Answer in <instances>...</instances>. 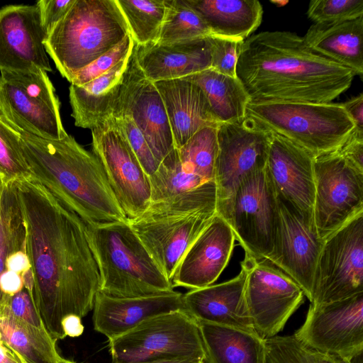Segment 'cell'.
<instances>
[{
    "mask_svg": "<svg viewBox=\"0 0 363 363\" xmlns=\"http://www.w3.org/2000/svg\"><path fill=\"white\" fill-rule=\"evenodd\" d=\"M26 226V254L33 296L45 328L56 342L66 336L62 322L93 310L99 269L86 225L41 184L17 181Z\"/></svg>",
    "mask_w": 363,
    "mask_h": 363,
    "instance_id": "obj_1",
    "label": "cell"
},
{
    "mask_svg": "<svg viewBox=\"0 0 363 363\" xmlns=\"http://www.w3.org/2000/svg\"><path fill=\"white\" fill-rule=\"evenodd\" d=\"M355 74L310 48L289 31H263L240 47L236 77L250 102L330 103Z\"/></svg>",
    "mask_w": 363,
    "mask_h": 363,
    "instance_id": "obj_2",
    "label": "cell"
},
{
    "mask_svg": "<svg viewBox=\"0 0 363 363\" xmlns=\"http://www.w3.org/2000/svg\"><path fill=\"white\" fill-rule=\"evenodd\" d=\"M13 128L18 135L30 178L85 224L128 221L101 163L92 152L68 134L50 140Z\"/></svg>",
    "mask_w": 363,
    "mask_h": 363,
    "instance_id": "obj_3",
    "label": "cell"
},
{
    "mask_svg": "<svg viewBox=\"0 0 363 363\" xmlns=\"http://www.w3.org/2000/svg\"><path fill=\"white\" fill-rule=\"evenodd\" d=\"M214 180L182 194L150 203L128 220L163 273L171 281L184 254L216 213Z\"/></svg>",
    "mask_w": 363,
    "mask_h": 363,
    "instance_id": "obj_4",
    "label": "cell"
},
{
    "mask_svg": "<svg viewBox=\"0 0 363 363\" xmlns=\"http://www.w3.org/2000/svg\"><path fill=\"white\" fill-rule=\"evenodd\" d=\"M86 225L99 272V291L114 297L133 298L174 291L172 281L128 221Z\"/></svg>",
    "mask_w": 363,
    "mask_h": 363,
    "instance_id": "obj_5",
    "label": "cell"
},
{
    "mask_svg": "<svg viewBox=\"0 0 363 363\" xmlns=\"http://www.w3.org/2000/svg\"><path fill=\"white\" fill-rule=\"evenodd\" d=\"M128 34L116 0H76L43 45L60 74L70 82L77 72Z\"/></svg>",
    "mask_w": 363,
    "mask_h": 363,
    "instance_id": "obj_6",
    "label": "cell"
},
{
    "mask_svg": "<svg viewBox=\"0 0 363 363\" xmlns=\"http://www.w3.org/2000/svg\"><path fill=\"white\" fill-rule=\"evenodd\" d=\"M245 117L314 157L336 151L355 128L342 104L332 102L249 101Z\"/></svg>",
    "mask_w": 363,
    "mask_h": 363,
    "instance_id": "obj_7",
    "label": "cell"
},
{
    "mask_svg": "<svg viewBox=\"0 0 363 363\" xmlns=\"http://www.w3.org/2000/svg\"><path fill=\"white\" fill-rule=\"evenodd\" d=\"M216 213L230 226L245 255L272 261L280 218L277 195L266 169L247 176L232 196L216 203Z\"/></svg>",
    "mask_w": 363,
    "mask_h": 363,
    "instance_id": "obj_8",
    "label": "cell"
},
{
    "mask_svg": "<svg viewBox=\"0 0 363 363\" xmlns=\"http://www.w3.org/2000/svg\"><path fill=\"white\" fill-rule=\"evenodd\" d=\"M111 363L205 359L198 323L184 310L150 318L108 340Z\"/></svg>",
    "mask_w": 363,
    "mask_h": 363,
    "instance_id": "obj_9",
    "label": "cell"
},
{
    "mask_svg": "<svg viewBox=\"0 0 363 363\" xmlns=\"http://www.w3.org/2000/svg\"><path fill=\"white\" fill-rule=\"evenodd\" d=\"M0 72V114L11 126L50 140L67 134L60 101L45 71Z\"/></svg>",
    "mask_w": 363,
    "mask_h": 363,
    "instance_id": "obj_10",
    "label": "cell"
},
{
    "mask_svg": "<svg viewBox=\"0 0 363 363\" xmlns=\"http://www.w3.org/2000/svg\"><path fill=\"white\" fill-rule=\"evenodd\" d=\"M244 298L255 334L265 340L284 328L303 302L304 293L289 276L266 259L245 255Z\"/></svg>",
    "mask_w": 363,
    "mask_h": 363,
    "instance_id": "obj_11",
    "label": "cell"
},
{
    "mask_svg": "<svg viewBox=\"0 0 363 363\" xmlns=\"http://www.w3.org/2000/svg\"><path fill=\"white\" fill-rule=\"evenodd\" d=\"M363 292V212L327 237L316 263L311 305Z\"/></svg>",
    "mask_w": 363,
    "mask_h": 363,
    "instance_id": "obj_12",
    "label": "cell"
},
{
    "mask_svg": "<svg viewBox=\"0 0 363 363\" xmlns=\"http://www.w3.org/2000/svg\"><path fill=\"white\" fill-rule=\"evenodd\" d=\"M92 152L98 157L128 220L150 204L149 177L133 150L119 121L111 117L91 129Z\"/></svg>",
    "mask_w": 363,
    "mask_h": 363,
    "instance_id": "obj_13",
    "label": "cell"
},
{
    "mask_svg": "<svg viewBox=\"0 0 363 363\" xmlns=\"http://www.w3.org/2000/svg\"><path fill=\"white\" fill-rule=\"evenodd\" d=\"M313 216L323 240L363 212V171L337 152L314 157Z\"/></svg>",
    "mask_w": 363,
    "mask_h": 363,
    "instance_id": "obj_14",
    "label": "cell"
},
{
    "mask_svg": "<svg viewBox=\"0 0 363 363\" xmlns=\"http://www.w3.org/2000/svg\"><path fill=\"white\" fill-rule=\"evenodd\" d=\"M294 335L303 345L349 363L363 354V292L335 302L311 304Z\"/></svg>",
    "mask_w": 363,
    "mask_h": 363,
    "instance_id": "obj_15",
    "label": "cell"
},
{
    "mask_svg": "<svg viewBox=\"0 0 363 363\" xmlns=\"http://www.w3.org/2000/svg\"><path fill=\"white\" fill-rule=\"evenodd\" d=\"M214 182L217 202L229 199L250 174L266 168L272 133L245 118L217 128Z\"/></svg>",
    "mask_w": 363,
    "mask_h": 363,
    "instance_id": "obj_16",
    "label": "cell"
},
{
    "mask_svg": "<svg viewBox=\"0 0 363 363\" xmlns=\"http://www.w3.org/2000/svg\"><path fill=\"white\" fill-rule=\"evenodd\" d=\"M135 48L129 57L113 117L130 115L160 163L175 148L173 135L161 96L139 67Z\"/></svg>",
    "mask_w": 363,
    "mask_h": 363,
    "instance_id": "obj_17",
    "label": "cell"
},
{
    "mask_svg": "<svg viewBox=\"0 0 363 363\" xmlns=\"http://www.w3.org/2000/svg\"><path fill=\"white\" fill-rule=\"evenodd\" d=\"M45 38L35 4L0 8V72H51Z\"/></svg>",
    "mask_w": 363,
    "mask_h": 363,
    "instance_id": "obj_18",
    "label": "cell"
},
{
    "mask_svg": "<svg viewBox=\"0 0 363 363\" xmlns=\"http://www.w3.org/2000/svg\"><path fill=\"white\" fill-rule=\"evenodd\" d=\"M271 133L265 169L275 193L306 222L315 224V157L284 137Z\"/></svg>",
    "mask_w": 363,
    "mask_h": 363,
    "instance_id": "obj_19",
    "label": "cell"
},
{
    "mask_svg": "<svg viewBox=\"0 0 363 363\" xmlns=\"http://www.w3.org/2000/svg\"><path fill=\"white\" fill-rule=\"evenodd\" d=\"M277 199L279 228L275 255L270 262L296 282L311 302L315 269L324 240L315 224L306 222L277 196Z\"/></svg>",
    "mask_w": 363,
    "mask_h": 363,
    "instance_id": "obj_20",
    "label": "cell"
},
{
    "mask_svg": "<svg viewBox=\"0 0 363 363\" xmlns=\"http://www.w3.org/2000/svg\"><path fill=\"white\" fill-rule=\"evenodd\" d=\"M235 240L230 226L216 213L179 261L171 279L174 288L211 285L228 264Z\"/></svg>",
    "mask_w": 363,
    "mask_h": 363,
    "instance_id": "obj_21",
    "label": "cell"
},
{
    "mask_svg": "<svg viewBox=\"0 0 363 363\" xmlns=\"http://www.w3.org/2000/svg\"><path fill=\"white\" fill-rule=\"evenodd\" d=\"M184 310L178 291L148 296L119 298L98 291L93 308V325L108 340L120 336L154 316Z\"/></svg>",
    "mask_w": 363,
    "mask_h": 363,
    "instance_id": "obj_22",
    "label": "cell"
},
{
    "mask_svg": "<svg viewBox=\"0 0 363 363\" xmlns=\"http://www.w3.org/2000/svg\"><path fill=\"white\" fill-rule=\"evenodd\" d=\"M209 36L171 43L135 44L137 62L152 82L181 79L211 68Z\"/></svg>",
    "mask_w": 363,
    "mask_h": 363,
    "instance_id": "obj_23",
    "label": "cell"
},
{
    "mask_svg": "<svg viewBox=\"0 0 363 363\" xmlns=\"http://www.w3.org/2000/svg\"><path fill=\"white\" fill-rule=\"evenodd\" d=\"M245 281V272L241 267L239 274L229 281L191 289L183 294L184 310L197 323L228 326L255 334L244 298Z\"/></svg>",
    "mask_w": 363,
    "mask_h": 363,
    "instance_id": "obj_24",
    "label": "cell"
},
{
    "mask_svg": "<svg viewBox=\"0 0 363 363\" xmlns=\"http://www.w3.org/2000/svg\"><path fill=\"white\" fill-rule=\"evenodd\" d=\"M164 104L175 148L197 131L220 123L201 87L185 78L153 82Z\"/></svg>",
    "mask_w": 363,
    "mask_h": 363,
    "instance_id": "obj_25",
    "label": "cell"
},
{
    "mask_svg": "<svg viewBox=\"0 0 363 363\" xmlns=\"http://www.w3.org/2000/svg\"><path fill=\"white\" fill-rule=\"evenodd\" d=\"M130 55L94 80L70 85L69 98L76 126L91 130L113 116Z\"/></svg>",
    "mask_w": 363,
    "mask_h": 363,
    "instance_id": "obj_26",
    "label": "cell"
},
{
    "mask_svg": "<svg viewBox=\"0 0 363 363\" xmlns=\"http://www.w3.org/2000/svg\"><path fill=\"white\" fill-rule=\"evenodd\" d=\"M303 38L315 52L362 77L363 16L344 21L313 23Z\"/></svg>",
    "mask_w": 363,
    "mask_h": 363,
    "instance_id": "obj_27",
    "label": "cell"
},
{
    "mask_svg": "<svg viewBox=\"0 0 363 363\" xmlns=\"http://www.w3.org/2000/svg\"><path fill=\"white\" fill-rule=\"evenodd\" d=\"M202 18L211 35L242 41L260 25L263 9L257 0H185Z\"/></svg>",
    "mask_w": 363,
    "mask_h": 363,
    "instance_id": "obj_28",
    "label": "cell"
},
{
    "mask_svg": "<svg viewBox=\"0 0 363 363\" xmlns=\"http://www.w3.org/2000/svg\"><path fill=\"white\" fill-rule=\"evenodd\" d=\"M208 363H267L264 340L235 328L198 323Z\"/></svg>",
    "mask_w": 363,
    "mask_h": 363,
    "instance_id": "obj_29",
    "label": "cell"
},
{
    "mask_svg": "<svg viewBox=\"0 0 363 363\" xmlns=\"http://www.w3.org/2000/svg\"><path fill=\"white\" fill-rule=\"evenodd\" d=\"M184 78L201 87L219 123L238 122L245 118L250 98L237 77L209 68Z\"/></svg>",
    "mask_w": 363,
    "mask_h": 363,
    "instance_id": "obj_30",
    "label": "cell"
},
{
    "mask_svg": "<svg viewBox=\"0 0 363 363\" xmlns=\"http://www.w3.org/2000/svg\"><path fill=\"white\" fill-rule=\"evenodd\" d=\"M0 333L4 345L26 363H57L61 358L46 329L0 315Z\"/></svg>",
    "mask_w": 363,
    "mask_h": 363,
    "instance_id": "obj_31",
    "label": "cell"
},
{
    "mask_svg": "<svg viewBox=\"0 0 363 363\" xmlns=\"http://www.w3.org/2000/svg\"><path fill=\"white\" fill-rule=\"evenodd\" d=\"M26 250V226L17 181L4 184L0 198V277L7 259ZM4 296L0 289V304Z\"/></svg>",
    "mask_w": 363,
    "mask_h": 363,
    "instance_id": "obj_32",
    "label": "cell"
},
{
    "mask_svg": "<svg viewBox=\"0 0 363 363\" xmlns=\"http://www.w3.org/2000/svg\"><path fill=\"white\" fill-rule=\"evenodd\" d=\"M116 1L135 43H157L165 16V0Z\"/></svg>",
    "mask_w": 363,
    "mask_h": 363,
    "instance_id": "obj_33",
    "label": "cell"
},
{
    "mask_svg": "<svg viewBox=\"0 0 363 363\" xmlns=\"http://www.w3.org/2000/svg\"><path fill=\"white\" fill-rule=\"evenodd\" d=\"M148 177L150 203L182 194L206 182L184 167L177 148L160 162L155 172Z\"/></svg>",
    "mask_w": 363,
    "mask_h": 363,
    "instance_id": "obj_34",
    "label": "cell"
},
{
    "mask_svg": "<svg viewBox=\"0 0 363 363\" xmlns=\"http://www.w3.org/2000/svg\"><path fill=\"white\" fill-rule=\"evenodd\" d=\"M166 13L158 43H171L211 35L202 18L185 0H165Z\"/></svg>",
    "mask_w": 363,
    "mask_h": 363,
    "instance_id": "obj_35",
    "label": "cell"
},
{
    "mask_svg": "<svg viewBox=\"0 0 363 363\" xmlns=\"http://www.w3.org/2000/svg\"><path fill=\"white\" fill-rule=\"evenodd\" d=\"M217 128L207 126L201 128L177 149L184 167L205 182L214 180L218 150Z\"/></svg>",
    "mask_w": 363,
    "mask_h": 363,
    "instance_id": "obj_36",
    "label": "cell"
},
{
    "mask_svg": "<svg viewBox=\"0 0 363 363\" xmlns=\"http://www.w3.org/2000/svg\"><path fill=\"white\" fill-rule=\"evenodd\" d=\"M264 342L267 363H345L303 345L294 335H276Z\"/></svg>",
    "mask_w": 363,
    "mask_h": 363,
    "instance_id": "obj_37",
    "label": "cell"
},
{
    "mask_svg": "<svg viewBox=\"0 0 363 363\" xmlns=\"http://www.w3.org/2000/svg\"><path fill=\"white\" fill-rule=\"evenodd\" d=\"M0 177L4 184L30 177L18 135L0 114Z\"/></svg>",
    "mask_w": 363,
    "mask_h": 363,
    "instance_id": "obj_38",
    "label": "cell"
},
{
    "mask_svg": "<svg viewBox=\"0 0 363 363\" xmlns=\"http://www.w3.org/2000/svg\"><path fill=\"white\" fill-rule=\"evenodd\" d=\"M307 16L314 23L356 19L363 16V0L311 1Z\"/></svg>",
    "mask_w": 363,
    "mask_h": 363,
    "instance_id": "obj_39",
    "label": "cell"
},
{
    "mask_svg": "<svg viewBox=\"0 0 363 363\" xmlns=\"http://www.w3.org/2000/svg\"><path fill=\"white\" fill-rule=\"evenodd\" d=\"M135 45L130 35H127L114 48L77 72L71 79V84L83 85L107 72L129 56Z\"/></svg>",
    "mask_w": 363,
    "mask_h": 363,
    "instance_id": "obj_40",
    "label": "cell"
},
{
    "mask_svg": "<svg viewBox=\"0 0 363 363\" xmlns=\"http://www.w3.org/2000/svg\"><path fill=\"white\" fill-rule=\"evenodd\" d=\"M0 315H9L38 328L45 329L33 293L25 286L13 295L4 296L0 304Z\"/></svg>",
    "mask_w": 363,
    "mask_h": 363,
    "instance_id": "obj_41",
    "label": "cell"
},
{
    "mask_svg": "<svg viewBox=\"0 0 363 363\" xmlns=\"http://www.w3.org/2000/svg\"><path fill=\"white\" fill-rule=\"evenodd\" d=\"M211 68L223 74L236 77V66L240 47L243 41L209 35Z\"/></svg>",
    "mask_w": 363,
    "mask_h": 363,
    "instance_id": "obj_42",
    "label": "cell"
},
{
    "mask_svg": "<svg viewBox=\"0 0 363 363\" xmlns=\"http://www.w3.org/2000/svg\"><path fill=\"white\" fill-rule=\"evenodd\" d=\"M115 118V117H114ZM121 124L128 142L147 176L153 174L160 163L155 157L143 135L130 115L116 118Z\"/></svg>",
    "mask_w": 363,
    "mask_h": 363,
    "instance_id": "obj_43",
    "label": "cell"
},
{
    "mask_svg": "<svg viewBox=\"0 0 363 363\" xmlns=\"http://www.w3.org/2000/svg\"><path fill=\"white\" fill-rule=\"evenodd\" d=\"M76 0H39L38 8L42 27L46 37L56 24L67 14Z\"/></svg>",
    "mask_w": 363,
    "mask_h": 363,
    "instance_id": "obj_44",
    "label": "cell"
},
{
    "mask_svg": "<svg viewBox=\"0 0 363 363\" xmlns=\"http://www.w3.org/2000/svg\"><path fill=\"white\" fill-rule=\"evenodd\" d=\"M336 152L358 169L363 171V132L354 128Z\"/></svg>",
    "mask_w": 363,
    "mask_h": 363,
    "instance_id": "obj_45",
    "label": "cell"
},
{
    "mask_svg": "<svg viewBox=\"0 0 363 363\" xmlns=\"http://www.w3.org/2000/svg\"><path fill=\"white\" fill-rule=\"evenodd\" d=\"M347 113L353 121L355 128L363 132V94L360 93L342 104Z\"/></svg>",
    "mask_w": 363,
    "mask_h": 363,
    "instance_id": "obj_46",
    "label": "cell"
},
{
    "mask_svg": "<svg viewBox=\"0 0 363 363\" xmlns=\"http://www.w3.org/2000/svg\"><path fill=\"white\" fill-rule=\"evenodd\" d=\"M23 274L6 271L0 277V289L4 296H11L23 287Z\"/></svg>",
    "mask_w": 363,
    "mask_h": 363,
    "instance_id": "obj_47",
    "label": "cell"
},
{
    "mask_svg": "<svg viewBox=\"0 0 363 363\" xmlns=\"http://www.w3.org/2000/svg\"><path fill=\"white\" fill-rule=\"evenodd\" d=\"M30 269V264L26 250L12 255L6 261V271H11L20 274Z\"/></svg>",
    "mask_w": 363,
    "mask_h": 363,
    "instance_id": "obj_48",
    "label": "cell"
},
{
    "mask_svg": "<svg viewBox=\"0 0 363 363\" xmlns=\"http://www.w3.org/2000/svg\"><path fill=\"white\" fill-rule=\"evenodd\" d=\"M0 363H26L3 343L0 345Z\"/></svg>",
    "mask_w": 363,
    "mask_h": 363,
    "instance_id": "obj_49",
    "label": "cell"
},
{
    "mask_svg": "<svg viewBox=\"0 0 363 363\" xmlns=\"http://www.w3.org/2000/svg\"><path fill=\"white\" fill-rule=\"evenodd\" d=\"M205 359L201 358H187V359H177L169 360H158L152 362H146L141 363H203Z\"/></svg>",
    "mask_w": 363,
    "mask_h": 363,
    "instance_id": "obj_50",
    "label": "cell"
},
{
    "mask_svg": "<svg viewBox=\"0 0 363 363\" xmlns=\"http://www.w3.org/2000/svg\"><path fill=\"white\" fill-rule=\"evenodd\" d=\"M271 2L274 4H275L277 6H284L286 4L289 3L288 1H283V0H278V1H271Z\"/></svg>",
    "mask_w": 363,
    "mask_h": 363,
    "instance_id": "obj_51",
    "label": "cell"
},
{
    "mask_svg": "<svg viewBox=\"0 0 363 363\" xmlns=\"http://www.w3.org/2000/svg\"><path fill=\"white\" fill-rule=\"evenodd\" d=\"M57 363H76L69 359H64L61 357V358L58 360Z\"/></svg>",
    "mask_w": 363,
    "mask_h": 363,
    "instance_id": "obj_52",
    "label": "cell"
},
{
    "mask_svg": "<svg viewBox=\"0 0 363 363\" xmlns=\"http://www.w3.org/2000/svg\"><path fill=\"white\" fill-rule=\"evenodd\" d=\"M4 183L1 179V177H0V198H1V193H2V190H3V188H4Z\"/></svg>",
    "mask_w": 363,
    "mask_h": 363,
    "instance_id": "obj_53",
    "label": "cell"
},
{
    "mask_svg": "<svg viewBox=\"0 0 363 363\" xmlns=\"http://www.w3.org/2000/svg\"><path fill=\"white\" fill-rule=\"evenodd\" d=\"M4 342L1 340V333H0V345H2Z\"/></svg>",
    "mask_w": 363,
    "mask_h": 363,
    "instance_id": "obj_54",
    "label": "cell"
},
{
    "mask_svg": "<svg viewBox=\"0 0 363 363\" xmlns=\"http://www.w3.org/2000/svg\"><path fill=\"white\" fill-rule=\"evenodd\" d=\"M203 363H208V362L206 360V359H205V360H204V362H203Z\"/></svg>",
    "mask_w": 363,
    "mask_h": 363,
    "instance_id": "obj_55",
    "label": "cell"
}]
</instances>
